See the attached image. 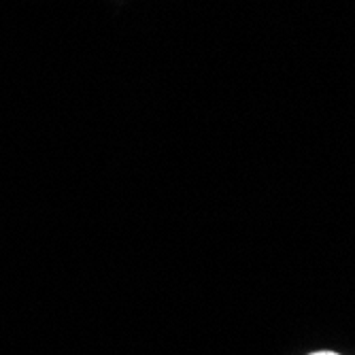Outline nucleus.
I'll return each mask as SVG.
<instances>
[{
  "label": "nucleus",
  "instance_id": "nucleus-1",
  "mask_svg": "<svg viewBox=\"0 0 355 355\" xmlns=\"http://www.w3.org/2000/svg\"><path fill=\"white\" fill-rule=\"evenodd\" d=\"M313 355H336V353H313Z\"/></svg>",
  "mask_w": 355,
  "mask_h": 355
}]
</instances>
